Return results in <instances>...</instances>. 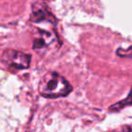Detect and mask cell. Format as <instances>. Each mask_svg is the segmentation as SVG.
Returning a JSON list of instances; mask_svg holds the SVG:
<instances>
[{
  "label": "cell",
  "mask_w": 132,
  "mask_h": 132,
  "mask_svg": "<svg viewBox=\"0 0 132 132\" xmlns=\"http://www.w3.org/2000/svg\"><path fill=\"white\" fill-rule=\"evenodd\" d=\"M116 53L120 57H132V45L127 49L119 48V49H117Z\"/></svg>",
  "instance_id": "obj_6"
},
{
  "label": "cell",
  "mask_w": 132,
  "mask_h": 132,
  "mask_svg": "<svg viewBox=\"0 0 132 132\" xmlns=\"http://www.w3.org/2000/svg\"><path fill=\"white\" fill-rule=\"evenodd\" d=\"M129 106H132V88L130 90L128 95L125 99L121 100V101H118V102L114 103L113 105L110 106L109 110L111 112H118L119 110H122L126 107H129Z\"/></svg>",
  "instance_id": "obj_5"
},
{
  "label": "cell",
  "mask_w": 132,
  "mask_h": 132,
  "mask_svg": "<svg viewBox=\"0 0 132 132\" xmlns=\"http://www.w3.org/2000/svg\"><path fill=\"white\" fill-rule=\"evenodd\" d=\"M33 48L38 53H46L48 50L53 49L54 46L59 48L61 44L58 35L54 30H37V34L35 35L33 42Z\"/></svg>",
  "instance_id": "obj_3"
},
{
  "label": "cell",
  "mask_w": 132,
  "mask_h": 132,
  "mask_svg": "<svg viewBox=\"0 0 132 132\" xmlns=\"http://www.w3.org/2000/svg\"><path fill=\"white\" fill-rule=\"evenodd\" d=\"M32 56L29 53L17 50L7 49L1 56L2 62L8 68L15 71L24 70L29 68Z\"/></svg>",
  "instance_id": "obj_2"
},
{
  "label": "cell",
  "mask_w": 132,
  "mask_h": 132,
  "mask_svg": "<svg viewBox=\"0 0 132 132\" xmlns=\"http://www.w3.org/2000/svg\"><path fill=\"white\" fill-rule=\"evenodd\" d=\"M39 93L47 99L65 97L72 92V87L67 80L56 72L44 74L38 86Z\"/></svg>",
  "instance_id": "obj_1"
},
{
  "label": "cell",
  "mask_w": 132,
  "mask_h": 132,
  "mask_svg": "<svg viewBox=\"0 0 132 132\" xmlns=\"http://www.w3.org/2000/svg\"><path fill=\"white\" fill-rule=\"evenodd\" d=\"M30 19L33 23L47 22L53 26L57 24V19L50 12L48 6L44 3L35 2L32 5V15Z\"/></svg>",
  "instance_id": "obj_4"
},
{
  "label": "cell",
  "mask_w": 132,
  "mask_h": 132,
  "mask_svg": "<svg viewBox=\"0 0 132 132\" xmlns=\"http://www.w3.org/2000/svg\"><path fill=\"white\" fill-rule=\"evenodd\" d=\"M112 132H132V128L129 126H122L118 129L113 130Z\"/></svg>",
  "instance_id": "obj_7"
}]
</instances>
